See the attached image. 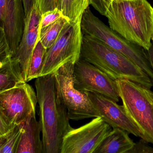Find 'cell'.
Segmentation results:
<instances>
[{"mask_svg":"<svg viewBox=\"0 0 153 153\" xmlns=\"http://www.w3.org/2000/svg\"><path fill=\"white\" fill-rule=\"evenodd\" d=\"M73 75L74 86L78 91L100 94L117 102L119 101L115 81L91 64L80 58L74 65Z\"/></svg>","mask_w":153,"mask_h":153,"instance_id":"9c48e42d","label":"cell"},{"mask_svg":"<svg viewBox=\"0 0 153 153\" xmlns=\"http://www.w3.org/2000/svg\"><path fill=\"white\" fill-rule=\"evenodd\" d=\"M149 143L140 139L130 150L125 153H153V147L149 145Z\"/></svg>","mask_w":153,"mask_h":153,"instance_id":"cb8c5ba5","label":"cell"},{"mask_svg":"<svg viewBox=\"0 0 153 153\" xmlns=\"http://www.w3.org/2000/svg\"><path fill=\"white\" fill-rule=\"evenodd\" d=\"M120 98L129 117L153 144V92L127 79L115 81Z\"/></svg>","mask_w":153,"mask_h":153,"instance_id":"5b68a950","label":"cell"},{"mask_svg":"<svg viewBox=\"0 0 153 153\" xmlns=\"http://www.w3.org/2000/svg\"><path fill=\"white\" fill-rule=\"evenodd\" d=\"M25 82L22 75L19 62L10 56L0 65V92L10 89Z\"/></svg>","mask_w":153,"mask_h":153,"instance_id":"2e32d148","label":"cell"},{"mask_svg":"<svg viewBox=\"0 0 153 153\" xmlns=\"http://www.w3.org/2000/svg\"><path fill=\"white\" fill-rule=\"evenodd\" d=\"M83 35L89 36L126 56L143 70L153 82V72L147 51L129 42L105 25L88 7L81 18Z\"/></svg>","mask_w":153,"mask_h":153,"instance_id":"277c9868","label":"cell"},{"mask_svg":"<svg viewBox=\"0 0 153 153\" xmlns=\"http://www.w3.org/2000/svg\"><path fill=\"white\" fill-rule=\"evenodd\" d=\"M11 56L3 30L0 26V65Z\"/></svg>","mask_w":153,"mask_h":153,"instance_id":"603a6c76","label":"cell"},{"mask_svg":"<svg viewBox=\"0 0 153 153\" xmlns=\"http://www.w3.org/2000/svg\"><path fill=\"white\" fill-rule=\"evenodd\" d=\"M153 10L147 0H111L105 16L112 30L148 51L152 43Z\"/></svg>","mask_w":153,"mask_h":153,"instance_id":"7a4b0ae2","label":"cell"},{"mask_svg":"<svg viewBox=\"0 0 153 153\" xmlns=\"http://www.w3.org/2000/svg\"><path fill=\"white\" fill-rule=\"evenodd\" d=\"M74 65L71 63L60 67L55 73V85L58 100L65 108L70 120L78 121L100 117L87 93L75 88Z\"/></svg>","mask_w":153,"mask_h":153,"instance_id":"8992f818","label":"cell"},{"mask_svg":"<svg viewBox=\"0 0 153 153\" xmlns=\"http://www.w3.org/2000/svg\"><path fill=\"white\" fill-rule=\"evenodd\" d=\"M54 74L40 76L35 82L43 153H60L64 138L73 128L56 95Z\"/></svg>","mask_w":153,"mask_h":153,"instance_id":"6da1fadb","label":"cell"},{"mask_svg":"<svg viewBox=\"0 0 153 153\" xmlns=\"http://www.w3.org/2000/svg\"><path fill=\"white\" fill-rule=\"evenodd\" d=\"M22 132V129L19 125L13 127L6 136L1 153H15Z\"/></svg>","mask_w":153,"mask_h":153,"instance_id":"ffe728a7","label":"cell"},{"mask_svg":"<svg viewBox=\"0 0 153 153\" xmlns=\"http://www.w3.org/2000/svg\"><path fill=\"white\" fill-rule=\"evenodd\" d=\"M25 19L22 0H8L1 27L4 32L12 57L15 56L21 41Z\"/></svg>","mask_w":153,"mask_h":153,"instance_id":"4fadbf2b","label":"cell"},{"mask_svg":"<svg viewBox=\"0 0 153 153\" xmlns=\"http://www.w3.org/2000/svg\"><path fill=\"white\" fill-rule=\"evenodd\" d=\"M36 112L19 124L22 132L15 153H43L41 127Z\"/></svg>","mask_w":153,"mask_h":153,"instance_id":"5bb4252c","label":"cell"},{"mask_svg":"<svg viewBox=\"0 0 153 153\" xmlns=\"http://www.w3.org/2000/svg\"><path fill=\"white\" fill-rule=\"evenodd\" d=\"M6 136L0 137V153H1L2 148L4 142H5Z\"/></svg>","mask_w":153,"mask_h":153,"instance_id":"f1b7e54d","label":"cell"},{"mask_svg":"<svg viewBox=\"0 0 153 153\" xmlns=\"http://www.w3.org/2000/svg\"><path fill=\"white\" fill-rule=\"evenodd\" d=\"M41 13L36 3L26 16L21 41L14 57L19 62L22 77L26 82L31 55L39 41Z\"/></svg>","mask_w":153,"mask_h":153,"instance_id":"7c38bea8","label":"cell"},{"mask_svg":"<svg viewBox=\"0 0 153 153\" xmlns=\"http://www.w3.org/2000/svg\"><path fill=\"white\" fill-rule=\"evenodd\" d=\"M90 4L101 15L105 16L111 0H89Z\"/></svg>","mask_w":153,"mask_h":153,"instance_id":"484cf974","label":"cell"},{"mask_svg":"<svg viewBox=\"0 0 153 153\" xmlns=\"http://www.w3.org/2000/svg\"><path fill=\"white\" fill-rule=\"evenodd\" d=\"M81 18L68 22L55 42L47 50L40 76L54 74L64 65L74 64L80 59L83 36Z\"/></svg>","mask_w":153,"mask_h":153,"instance_id":"52a82bcc","label":"cell"},{"mask_svg":"<svg viewBox=\"0 0 153 153\" xmlns=\"http://www.w3.org/2000/svg\"><path fill=\"white\" fill-rule=\"evenodd\" d=\"M26 17L31 12L36 2V0H22Z\"/></svg>","mask_w":153,"mask_h":153,"instance_id":"4316f807","label":"cell"},{"mask_svg":"<svg viewBox=\"0 0 153 153\" xmlns=\"http://www.w3.org/2000/svg\"><path fill=\"white\" fill-rule=\"evenodd\" d=\"M112 128L101 118L77 128H73L65 137L60 153H92Z\"/></svg>","mask_w":153,"mask_h":153,"instance_id":"30bf717a","label":"cell"},{"mask_svg":"<svg viewBox=\"0 0 153 153\" xmlns=\"http://www.w3.org/2000/svg\"><path fill=\"white\" fill-rule=\"evenodd\" d=\"M90 4L89 0H62L60 10L69 21H75L82 18Z\"/></svg>","mask_w":153,"mask_h":153,"instance_id":"d6986e66","label":"cell"},{"mask_svg":"<svg viewBox=\"0 0 153 153\" xmlns=\"http://www.w3.org/2000/svg\"><path fill=\"white\" fill-rule=\"evenodd\" d=\"M37 103L36 94L25 82L0 92V105L12 126L19 125L36 112Z\"/></svg>","mask_w":153,"mask_h":153,"instance_id":"ba28073f","label":"cell"},{"mask_svg":"<svg viewBox=\"0 0 153 153\" xmlns=\"http://www.w3.org/2000/svg\"><path fill=\"white\" fill-rule=\"evenodd\" d=\"M94 108L102 119L111 128H119L146 141L139 128L127 113L124 106L103 95L87 93Z\"/></svg>","mask_w":153,"mask_h":153,"instance_id":"8fae6325","label":"cell"},{"mask_svg":"<svg viewBox=\"0 0 153 153\" xmlns=\"http://www.w3.org/2000/svg\"></svg>","mask_w":153,"mask_h":153,"instance_id":"4dcf8cb0","label":"cell"},{"mask_svg":"<svg viewBox=\"0 0 153 153\" xmlns=\"http://www.w3.org/2000/svg\"><path fill=\"white\" fill-rule=\"evenodd\" d=\"M62 17L64 16L62 11L57 8L43 13L41 14L39 30L55 22Z\"/></svg>","mask_w":153,"mask_h":153,"instance_id":"44dd1931","label":"cell"},{"mask_svg":"<svg viewBox=\"0 0 153 153\" xmlns=\"http://www.w3.org/2000/svg\"><path fill=\"white\" fill-rule=\"evenodd\" d=\"M62 0H36L37 5L41 14L57 8L60 10Z\"/></svg>","mask_w":153,"mask_h":153,"instance_id":"7402d4cb","label":"cell"},{"mask_svg":"<svg viewBox=\"0 0 153 153\" xmlns=\"http://www.w3.org/2000/svg\"><path fill=\"white\" fill-rule=\"evenodd\" d=\"M134 144L127 132L119 128H112L92 153H125Z\"/></svg>","mask_w":153,"mask_h":153,"instance_id":"9a60e30c","label":"cell"},{"mask_svg":"<svg viewBox=\"0 0 153 153\" xmlns=\"http://www.w3.org/2000/svg\"><path fill=\"white\" fill-rule=\"evenodd\" d=\"M47 50L39 40L30 57L26 82L40 77Z\"/></svg>","mask_w":153,"mask_h":153,"instance_id":"e0dca14e","label":"cell"},{"mask_svg":"<svg viewBox=\"0 0 153 153\" xmlns=\"http://www.w3.org/2000/svg\"><path fill=\"white\" fill-rule=\"evenodd\" d=\"M80 58L96 66L111 79H127L151 89L153 82L126 56L89 36L83 35Z\"/></svg>","mask_w":153,"mask_h":153,"instance_id":"3957f363","label":"cell"},{"mask_svg":"<svg viewBox=\"0 0 153 153\" xmlns=\"http://www.w3.org/2000/svg\"><path fill=\"white\" fill-rule=\"evenodd\" d=\"M148 54V57H149V61L151 63V66L153 72V42L152 43V46L150 48V49L147 51Z\"/></svg>","mask_w":153,"mask_h":153,"instance_id":"83f0119b","label":"cell"},{"mask_svg":"<svg viewBox=\"0 0 153 153\" xmlns=\"http://www.w3.org/2000/svg\"><path fill=\"white\" fill-rule=\"evenodd\" d=\"M152 42H153V37Z\"/></svg>","mask_w":153,"mask_h":153,"instance_id":"f546056e","label":"cell"},{"mask_svg":"<svg viewBox=\"0 0 153 153\" xmlns=\"http://www.w3.org/2000/svg\"><path fill=\"white\" fill-rule=\"evenodd\" d=\"M69 21L61 17L55 22L39 30V40L48 49L55 42L64 27Z\"/></svg>","mask_w":153,"mask_h":153,"instance_id":"ac0fdd59","label":"cell"},{"mask_svg":"<svg viewBox=\"0 0 153 153\" xmlns=\"http://www.w3.org/2000/svg\"><path fill=\"white\" fill-rule=\"evenodd\" d=\"M14 126H12L9 124L2 108L0 105V137L6 136Z\"/></svg>","mask_w":153,"mask_h":153,"instance_id":"d4e9b609","label":"cell"}]
</instances>
